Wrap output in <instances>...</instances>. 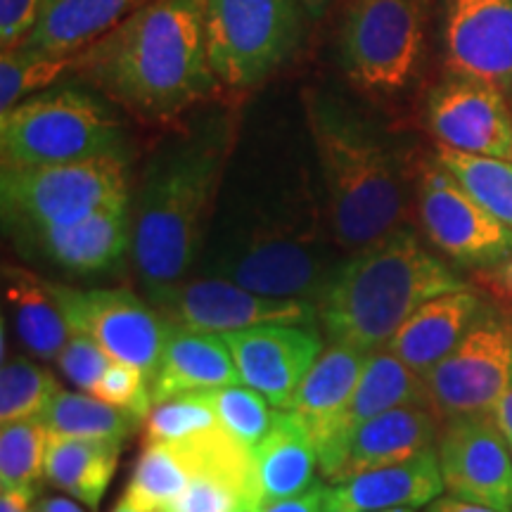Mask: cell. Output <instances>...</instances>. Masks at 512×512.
Wrapping results in <instances>:
<instances>
[{
  "label": "cell",
  "mask_w": 512,
  "mask_h": 512,
  "mask_svg": "<svg viewBox=\"0 0 512 512\" xmlns=\"http://www.w3.org/2000/svg\"><path fill=\"white\" fill-rule=\"evenodd\" d=\"M230 166V164H228ZM318 164L283 157L226 171L195 275L318 302L349 254L332 235Z\"/></svg>",
  "instance_id": "cell-1"
},
{
  "label": "cell",
  "mask_w": 512,
  "mask_h": 512,
  "mask_svg": "<svg viewBox=\"0 0 512 512\" xmlns=\"http://www.w3.org/2000/svg\"><path fill=\"white\" fill-rule=\"evenodd\" d=\"M238 147V117L209 110L152 152L133 209V271L147 302L197 273L223 178Z\"/></svg>",
  "instance_id": "cell-2"
},
{
  "label": "cell",
  "mask_w": 512,
  "mask_h": 512,
  "mask_svg": "<svg viewBox=\"0 0 512 512\" xmlns=\"http://www.w3.org/2000/svg\"><path fill=\"white\" fill-rule=\"evenodd\" d=\"M207 0H152L74 57V72L133 117L178 119L216 91Z\"/></svg>",
  "instance_id": "cell-3"
},
{
  "label": "cell",
  "mask_w": 512,
  "mask_h": 512,
  "mask_svg": "<svg viewBox=\"0 0 512 512\" xmlns=\"http://www.w3.org/2000/svg\"><path fill=\"white\" fill-rule=\"evenodd\" d=\"M302 102L330 228L344 254L406 226V164L387 133L332 95L304 91Z\"/></svg>",
  "instance_id": "cell-4"
},
{
  "label": "cell",
  "mask_w": 512,
  "mask_h": 512,
  "mask_svg": "<svg viewBox=\"0 0 512 512\" xmlns=\"http://www.w3.org/2000/svg\"><path fill=\"white\" fill-rule=\"evenodd\" d=\"M467 287L406 223L342 261L316 302L318 325L332 344L373 354L422 304Z\"/></svg>",
  "instance_id": "cell-5"
},
{
  "label": "cell",
  "mask_w": 512,
  "mask_h": 512,
  "mask_svg": "<svg viewBox=\"0 0 512 512\" xmlns=\"http://www.w3.org/2000/svg\"><path fill=\"white\" fill-rule=\"evenodd\" d=\"M126 143L112 107L76 86H50L0 114L3 169L126 157Z\"/></svg>",
  "instance_id": "cell-6"
},
{
  "label": "cell",
  "mask_w": 512,
  "mask_h": 512,
  "mask_svg": "<svg viewBox=\"0 0 512 512\" xmlns=\"http://www.w3.org/2000/svg\"><path fill=\"white\" fill-rule=\"evenodd\" d=\"M126 202H131L126 157L15 166L0 174V207L12 238L69 226Z\"/></svg>",
  "instance_id": "cell-7"
},
{
  "label": "cell",
  "mask_w": 512,
  "mask_h": 512,
  "mask_svg": "<svg viewBox=\"0 0 512 512\" xmlns=\"http://www.w3.org/2000/svg\"><path fill=\"white\" fill-rule=\"evenodd\" d=\"M299 0H207V53L219 86L247 91L278 72L304 36Z\"/></svg>",
  "instance_id": "cell-8"
},
{
  "label": "cell",
  "mask_w": 512,
  "mask_h": 512,
  "mask_svg": "<svg viewBox=\"0 0 512 512\" xmlns=\"http://www.w3.org/2000/svg\"><path fill=\"white\" fill-rule=\"evenodd\" d=\"M430 0H349L339 24V64L361 91H401L418 72Z\"/></svg>",
  "instance_id": "cell-9"
},
{
  "label": "cell",
  "mask_w": 512,
  "mask_h": 512,
  "mask_svg": "<svg viewBox=\"0 0 512 512\" xmlns=\"http://www.w3.org/2000/svg\"><path fill=\"white\" fill-rule=\"evenodd\" d=\"M415 200L425 238L456 266L484 271L512 254V230L437 159L420 169Z\"/></svg>",
  "instance_id": "cell-10"
},
{
  "label": "cell",
  "mask_w": 512,
  "mask_h": 512,
  "mask_svg": "<svg viewBox=\"0 0 512 512\" xmlns=\"http://www.w3.org/2000/svg\"><path fill=\"white\" fill-rule=\"evenodd\" d=\"M512 366V318L486 304L467 335L422 375L441 422L458 415L494 413Z\"/></svg>",
  "instance_id": "cell-11"
},
{
  "label": "cell",
  "mask_w": 512,
  "mask_h": 512,
  "mask_svg": "<svg viewBox=\"0 0 512 512\" xmlns=\"http://www.w3.org/2000/svg\"><path fill=\"white\" fill-rule=\"evenodd\" d=\"M69 328L91 337L114 361L131 363L155 377L171 325L131 290H76L50 283Z\"/></svg>",
  "instance_id": "cell-12"
},
{
  "label": "cell",
  "mask_w": 512,
  "mask_h": 512,
  "mask_svg": "<svg viewBox=\"0 0 512 512\" xmlns=\"http://www.w3.org/2000/svg\"><path fill=\"white\" fill-rule=\"evenodd\" d=\"M152 306L171 328L226 335L273 323L318 325V306L309 299L268 297L249 287L209 275H192Z\"/></svg>",
  "instance_id": "cell-13"
},
{
  "label": "cell",
  "mask_w": 512,
  "mask_h": 512,
  "mask_svg": "<svg viewBox=\"0 0 512 512\" xmlns=\"http://www.w3.org/2000/svg\"><path fill=\"white\" fill-rule=\"evenodd\" d=\"M425 119L441 147L512 162V105L496 83L448 72L427 95Z\"/></svg>",
  "instance_id": "cell-14"
},
{
  "label": "cell",
  "mask_w": 512,
  "mask_h": 512,
  "mask_svg": "<svg viewBox=\"0 0 512 512\" xmlns=\"http://www.w3.org/2000/svg\"><path fill=\"white\" fill-rule=\"evenodd\" d=\"M437 453L448 494L512 512V446L494 413L441 422Z\"/></svg>",
  "instance_id": "cell-15"
},
{
  "label": "cell",
  "mask_w": 512,
  "mask_h": 512,
  "mask_svg": "<svg viewBox=\"0 0 512 512\" xmlns=\"http://www.w3.org/2000/svg\"><path fill=\"white\" fill-rule=\"evenodd\" d=\"M240 380L264 394L278 411H290L313 363L323 354V335L316 325L273 323L223 335Z\"/></svg>",
  "instance_id": "cell-16"
},
{
  "label": "cell",
  "mask_w": 512,
  "mask_h": 512,
  "mask_svg": "<svg viewBox=\"0 0 512 512\" xmlns=\"http://www.w3.org/2000/svg\"><path fill=\"white\" fill-rule=\"evenodd\" d=\"M441 48L448 72L512 88V0H444Z\"/></svg>",
  "instance_id": "cell-17"
},
{
  "label": "cell",
  "mask_w": 512,
  "mask_h": 512,
  "mask_svg": "<svg viewBox=\"0 0 512 512\" xmlns=\"http://www.w3.org/2000/svg\"><path fill=\"white\" fill-rule=\"evenodd\" d=\"M441 418L430 406H401L356 425L347 437L318 460L320 477L328 484L403 463L437 446Z\"/></svg>",
  "instance_id": "cell-18"
},
{
  "label": "cell",
  "mask_w": 512,
  "mask_h": 512,
  "mask_svg": "<svg viewBox=\"0 0 512 512\" xmlns=\"http://www.w3.org/2000/svg\"><path fill=\"white\" fill-rule=\"evenodd\" d=\"M235 465H252V451L230 437L223 427L176 444H147L133 467L124 498L145 508L162 510L181 496L195 477L216 467Z\"/></svg>",
  "instance_id": "cell-19"
},
{
  "label": "cell",
  "mask_w": 512,
  "mask_h": 512,
  "mask_svg": "<svg viewBox=\"0 0 512 512\" xmlns=\"http://www.w3.org/2000/svg\"><path fill=\"white\" fill-rule=\"evenodd\" d=\"M17 245L62 271L79 275L105 273L119 266L133 247L131 202L105 209L69 226L41 228L15 235Z\"/></svg>",
  "instance_id": "cell-20"
},
{
  "label": "cell",
  "mask_w": 512,
  "mask_h": 512,
  "mask_svg": "<svg viewBox=\"0 0 512 512\" xmlns=\"http://www.w3.org/2000/svg\"><path fill=\"white\" fill-rule=\"evenodd\" d=\"M437 446L427 448L403 463L377 467L347 479L328 484L325 510L328 512H373L387 508H427L444 494Z\"/></svg>",
  "instance_id": "cell-21"
},
{
  "label": "cell",
  "mask_w": 512,
  "mask_h": 512,
  "mask_svg": "<svg viewBox=\"0 0 512 512\" xmlns=\"http://www.w3.org/2000/svg\"><path fill=\"white\" fill-rule=\"evenodd\" d=\"M486 309L482 294L467 287L439 294L422 304L384 349L401 358L415 373L427 375L467 335Z\"/></svg>",
  "instance_id": "cell-22"
},
{
  "label": "cell",
  "mask_w": 512,
  "mask_h": 512,
  "mask_svg": "<svg viewBox=\"0 0 512 512\" xmlns=\"http://www.w3.org/2000/svg\"><path fill=\"white\" fill-rule=\"evenodd\" d=\"M368 356L366 351L330 342L294 394L290 413L311 434L318 453L335 439Z\"/></svg>",
  "instance_id": "cell-23"
},
{
  "label": "cell",
  "mask_w": 512,
  "mask_h": 512,
  "mask_svg": "<svg viewBox=\"0 0 512 512\" xmlns=\"http://www.w3.org/2000/svg\"><path fill=\"white\" fill-rule=\"evenodd\" d=\"M240 382L238 366L223 335L171 328L162 361L152 377V406L181 394L214 392Z\"/></svg>",
  "instance_id": "cell-24"
},
{
  "label": "cell",
  "mask_w": 512,
  "mask_h": 512,
  "mask_svg": "<svg viewBox=\"0 0 512 512\" xmlns=\"http://www.w3.org/2000/svg\"><path fill=\"white\" fill-rule=\"evenodd\" d=\"M256 496L261 505L304 494L318 482V451L311 434L290 411L275 413L273 427L252 448Z\"/></svg>",
  "instance_id": "cell-25"
},
{
  "label": "cell",
  "mask_w": 512,
  "mask_h": 512,
  "mask_svg": "<svg viewBox=\"0 0 512 512\" xmlns=\"http://www.w3.org/2000/svg\"><path fill=\"white\" fill-rule=\"evenodd\" d=\"M152 0H50L36 29L19 46L53 57H76Z\"/></svg>",
  "instance_id": "cell-26"
},
{
  "label": "cell",
  "mask_w": 512,
  "mask_h": 512,
  "mask_svg": "<svg viewBox=\"0 0 512 512\" xmlns=\"http://www.w3.org/2000/svg\"><path fill=\"white\" fill-rule=\"evenodd\" d=\"M3 299L22 347L41 361H55L72 337V328L50 290V280L5 264Z\"/></svg>",
  "instance_id": "cell-27"
},
{
  "label": "cell",
  "mask_w": 512,
  "mask_h": 512,
  "mask_svg": "<svg viewBox=\"0 0 512 512\" xmlns=\"http://www.w3.org/2000/svg\"><path fill=\"white\" fill-rule=\"evenodd\" d=\"M124 441L67 437L50 432L46 482L86 508L98 510L117 475Z\"/></svg>",
  "instance_id": "cell-28"
},
{
  "label": "cell",
  "mask_w": 512,
  "mask_h": 512,
  "mask_svg": "<svg viewBox=\"0 0 512 512\" xmlns=\"http://www.w3.org/2000/svg\"><path fill=\"white\" fill-rule=\"evenodd\" d=\"M401 406H430L425 377L408 368L389 349H377L368 356L366 368H363L356 392L351 396L347 413L339 422L335 439L318 453V460L328 456L356 425Z\"/></svg>",
  "instance_id": "cell-29"
},
{
  "label": "cell",
  "mask_w": 512,
  "mask_h": 512,
  "mask_svg": "<svg viewBox=\"0 0 512 512\" xmlns=\"http://www.w3.org/2000/svg\"><path fill=\"white\" fill-rule=\"evenodd\" d=\"M41 418L53 434L110 441H126L145 422L143 415L128 408L112 406L88 392H64V389L55 394Z\"/></svg>",
  "instance_id": "cell-30"
},
{
  "label": "cell",
  "mask_w": 512,
  "mask_h": 512,
  "mask_svg": "<svg viewBox=\"0 0 512 512\" xmlns=\"http://www.w3.org/2000/svg\"><path fill=\"white\" fill-rule=\"evenodd\" d=\"M434 159L451 171L498 221L512 230V162L494 157L465 155V152L437 147Z\"/></svg>",
  "instance_id": "cell-31"
},
{
  "label": "cell",
  "mask_w": 512,
  "mask_h": 512,
  "mask_svg": "<svg viewBox=\"0 0 512 512\" xmlns=\"http://www.w3.org/2000/svg\"><path fill=\"white\" fill-rule=\"evenodd\" d=\"M50 430L43 418L0 425V489H41L46 482Z\"/></svg>",
  "instance_id": "cell-32"
},
{
  "label": "cell",
  "mask_w": 512,
  "mask_h": 512,
  "mask_svg": "<svg viewBox=\"0 0 512 512\" xmlns=\"http://www.w3.org/2000/svg\"><path fill=\"white\" fill-rule=\"evenodd\" d=\"M249 503H259L254 463L204 472L159 512H238Z\"/></svg>",
  "instance_id": "cell-33"
},
{
  "label": "cell",
  "mask_w": 512,
  "mask_h": 512,
  "mask_svg": "<svg viewBox=\"0 0 512 512\" xmlns=\"http://www.w3.org/2000/svg\"><path fill=\"white\" fill-rule=\"evenodd\" d=\"M60 392V382L48 368L24 356L5 358L0 370V425L41 418Z\"/></svg>",
  "instance_id": "cell-34"
},
{
  "label": "cell",
  "mask_w": 512,
  "mask_h": 512,
  "mask_svg": "<svg viewBox=\"0 0 512 512\" xmlns=\"http://www.w3.org/2000/svg\"><path fill=\"white\" fill-rule=\"evenodd\" d=\"M74 72V57H53L24 46L3 50L0 55V114L31 95L48 91L60 76Z\"/></svg>",
  "instance_id": "cell-35"
},
{
  "label": "cell",
  "mask_w": 512,
  "mask_h": 512,
  "mask_svg": "<svg viewBox=\"0 0 512 512\" xmlns=\"http://www.w3.org/2000/svg\"><path fill=\"white\" fill-rule=\"evenodd\" d=\"M145 444H176L219 430L211 392H190L155 403L145 415Z\"/></svg>",
  "instance_id": "cell-36"
},
{
  "label": "cell",
  "mask_w": 512,
  "mask_h": 512,
  "mask_svg": "<svg viewBox=\"0 0 512 512\" xmlns=\"http://www.w3.org/2000/svg\"><path fill=\"white\" fill-rule=\"evenodd\" d=\"M211 401H214L223 430L249 451L266 437L278 413V408H273L264 394L242 382L214 389Z\"/></svg>",
  "instance_id": "cell-37"
},
{
  "label": "cell",
  "mask_w": 512,
  "mask_h": 512,
  "mask_svg": "<svg viewBox=\"0 0 512 512\" xmlns=\"http://www.w3.org/2000/svg\"><path fill=\"white\" fill-rule=\"evenodd\" d=\"M93 396L145 418L152 408V377L131 363L112 361L98 387L93 389Z\"/></svg>",
  "instance_id": "cell-38"
},
{
  "label": "cell",
  "mask_w": 512,
  "mask_h": 512,
  "mask_svg": "<svg viewBox=\"0 0 512 512\" xmlns=\"http://www.w3.org/2000/svg\"><path fill=\"white\" fill-rule=\"evenodd\" d=\"M114 358L100 347L98 342H93L91 337L72 332L69 342L64 344L60 356L55 358L57 370L67 377L74 387H79L81 392L93 394V389L98 387L102 375L107 373V368L112 366Z\"/></svg>",
  "instance_id": "cell-39"
},
{
  "label": "cell",
  "mask_w": 512,
  "mask_h": 512,
  "mask_svg": "<svg viewBox=\"0 0 512 512\" xmlns=\"http://www.w3.org/2000/svg\"><path fill=\"white\" fill-rule=\"evenodd\" d=\"M48 5L50 0H0V48L8 50L24 43Z\"/></svg>",
  "instance_id": "cell-40"
},
{
  "label": "cell",
  "mask_w": 512,
  "mask_h": 512,
  "mask_svg": "<svg viewBox=\"0 0 512 512\" xmlns=\"http://www.w3.org/2000/svg\"><path fill=\"white\" fill-rule=\"evenodd\" d=\"M325 496H328V484L316 482L304 494L261 505V512H328L325 510Z\"/></svg>",
  "instance_id": "cell-41"
},
{
  "label": "cell",
  "mask_w": 512,
  "mask_h": 512,
  "mask_svg": "<svg viewBox=\"0 0 512 512\" xmlns=\"http://www.w3.org/2000/svg\"><path fill=\"white\" fill-rule=\"evenodd\" d=\"M479 280L498 302L512 309V254L501 264L479 271Z\"/></svg>",
  "instance_id": "cell-42"
},
{
  "label": "cell",
  "mask_w": 512,
  "mask_h": 512,
  "mask_svg": "<svg viewBox=\"0 0 512 512\" xmlns=\"http://www.w3.org/2000/svg\"><path fill=\"white\" fill-rule=\"evenodd\" d=\"M38 491L22 489V486H10L0 489V512H38Z\"/></svg>",
  "instance_id": "cell-43"
},
{
  "label": "cell",
  "mask_w": 512,
  "mask_h": 512,
  "mask_svg": "<svg viewBox=\"0 0 512 512\" xmlns=\"http://www.w3.org/2000/svg\"><path fill=\"white\" fill-rule=\"evenodd\" d=\"M425 512H501V510L486 508V505L465 501V498H458V496L448 494V496L434 498V501L427 505Z\"/></svg>",
  "instance_id": "cell-44"
},
{
  "label": "cell",
  "mask_w": 512,
  "mask_h": 512,
  "mask_svg": "<svg viewBox=\"0 0 512 512\" xmlns=\"http://www.w3.org/2000/svg\"><path fill=\"white\" fill-rule=\"evenodd\" d=\"M494 418L512 446V366H510L508 384H505L501 399H498L496 408H494Z\"/></svg>",
  "instance_id": "cell-45"
},
{
  "label": "cell",
  "mask_w": 512,
  "mask_h": 512,
  "mask_svg": "<svg viewBox=\"0 0 512 512\" xmlns=\"http://www.w3.org/2000/svg\"><path fill=\"white\" fill-rule=\"evenodd\" d=\"M38 512H86L81 508L79 501H74L72 496H48V498H38L36 505Z\"/></svg>",
  "instance_id": "cell-46"
},
{
  "label": "cell",
  "mask_w": 512,
  "mask_h": 512,
  "mask_svg": "<svg viewBox=\"0 0 512 512\" xmlns=\"http://www.w3.org/2000/svg\"><path fill=\"white\" fill-rule=\"evenodd\" d=\"M299 3L304 5L306 15H309L311 19H320L325 12H328V8L335 3V0H299Z\"/></svg>",
  "instance_id": "cell-47"
},
{
  "label": "cell",
  "mask_w": 512,
  "mask_h": 512,
  "mask_svg": "<svg viewBox=\"0 0 512 512\" xmlns=\"http://www.w3.org/2000/svg\"><path fill=\"white\" fill-rule=\"evenodd\" d=\"M112 512H159V510H152V508H145V505H138L133 501H128V498L121 496V501L114 505Z\"/></svg>",
  "instance_id": "cell-48"
},
{
  "label": "cell",
  "mask_w": 512,
  "mask_h": 512,
  "mask_svg": "<svg viewBox=\"0 0 512 512\" xmlns=\"http://www.w3.org/2000/svg\"><path fill=\"white\" fill-rule=\"evenodd\" d=\"M238 512H261V505L259 503H249L245 508H240Z\"/></svg>",
  "instance_id": "cell-49"
},
{
  "label": "cell",
  "mask_w": 512,
  "mask_h": 512,
  "mask_svg": "<svg viewBox=\"0 0 512 512\" xmlns=\"http://www.w3.org/2000/svg\"><path fill=\"white\" fill-rule=\"evenodd\" d=\"M373 512H418L415 508H387V510H373Z\"/></svg>",
  "instance_id": "cell-50"
}]
</instances>
